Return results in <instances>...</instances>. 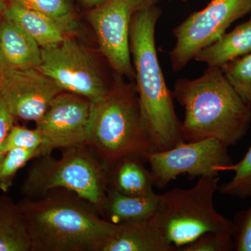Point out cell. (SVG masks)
Masks as SVG:
<instances>
[{
	"label": "cell",
	"instance_id": "16",
	"mask_svg": "<svg viewBox=\"0 0 251 251\" xmlns=\"http://www.w3.org/2000/svg\"><path fill=\"white\" fill-rule=\"evenodd\" d=\"M140 155L122 156L109 165L108 187L128 196H148L155 193L151 173Z\"/></svg>",
	"mask_w": 251,
	"mask_h": 251
},
{
	"label": "cell",
	"instance_id": "13",
	"mask_svg": "<svg viewBox=\"0 0 251 251\" xmlns=\"http://www.w3.org/2000/svg\"><path fill=\"white\" fill-rule=\"evenodd\" d=\"M41 64L37 42L16 23L0 18V68H39Z\"/></svg>",
	"mask_w": 251,
	"mask_h": 251
},
{
	"label": "cell",
	"instance_id": "10",
	"mask_svg": "<svg viewBox=\"0 0 251 251\" xmlns=\"http://www.w3.org/2000/svg\"><path fill=\"white\" fill-rule=\"evenodd\" d=\"M160 1L108 0L89 13L87 19L95 31L99 50L117 75L135 78L130 50L132 18L138 11Z\"/></svg>",
	"mask_w": 251,
	"mask_h": 251
},
{
	"label": "cell",
	"instance_id": "14",
	"mask_svg": "<svg viewBox=\"0 0 251 251\" xmlns=\"http://www.w3.org/2000/svg\"><path fill=\"white\" fill-rule=\"evenodd\" d=\"M154 226L151 218L117 225L115 234L102 251H175Z\"/></svg>",
	"mask_w": 251,
	"mask_h": 251
},
{
	"label": "cell",
	"instance_id": "17",
	"mask_svg": "<svg viewBox=\"0 0 251 251\" xmlns=\"http://www.w3.org/2000/svg\"><path fill=\"white\" fill-rule=\"evenodd\" d=\"M251 53V18L195 56V60L207 67H220L234 59Z\"/></svg>",
	"mask_w": 251,
	"mask_h": 251
},
{
	"label": "cell",
	"instance_id": "6",
	"mask_svg": "<svg viewBox=\"0 0 251 251\" xmlns=\"http://www.w3.org/2000/svg\"><path fill=\"white\" fill-rule=\"evenodd\" d=\"M62 151V156L38 157L21 186L24 198H37L64 188L76 193L98 209L108 188V168L87 144Z\"/></svg>",
	"mask_w": 251,
	"mask_h": 251
},
{
	"label": "cell",
	"instance_id": "18",
	"mask_svg": "<svg viewBox=\"0 0 251 251\" xmlns=\"http://www.w3.org/2000/svg\"><path fill=\"white\" fill-rule=\"evenodd\" d=\"M2 17L24 29L40 47L59 44L67 34L49 16L18 5L9 3Z\"/></svg>",
	"mask_w": 251,
	"mask_h": 251
},
{
	"label": "cell",
	"instance_id": "25",
	"mask_svg": "<svg viewBox=\"0 0 251 251\" xmlns=\"http://www.w3.org/2000/svg\"><path fill=\"white\" fill-rule=\"evenodd\" d=\"M233 232H208L187 245L180 251H230L234 249Z\"/></svg>",
	"mask_w": 251,
	"mask_h": 251
},
{
	"label": "cell",
	"instance_id": "20",
	"mask_svg": "<svg viewBox=\"0 0 251 251\" xmlns=\"http://www.w3.org/2000/svg\"><path fill=\"white\" fill-rule=\"evenodd\" d=\"M9 4L22 6L49 16L67 34L72 35L76 28L75 16L67 0H7Z\"/></svg>",
	"mask_w": 251,
	"mask_h": 251
},
{
	"label": "cell",
	"instance_id": "26",
	"mask_svg": "<svg viewBox=\"0 0 251 251\" xmlns=\"http://www.w3.org/2000/svg\"><path fill=\"white\" fill-rule=\"evenodd\" d=\"M234 224V250L251 251V206L238 216L237 222Z\"/></svg>",
	"mask_w": 251,
	"mask_h": 251
},
{
	"label": "cell",
	"instance_id": "27",
	"mask_svg": "<svg viewBox=\"0 0 251 251\" xmlns=\"http://www.w3.org/2000/svg\"><path fill=\"white\" fill-rule=\"evenodd\" d=\"M15 120L16 119L10 111L6 102L0 95V162L4 156L1 152V145L6 135L14 125Z\"/></svg>",
	"mask_w": 251,
	"mask_h": 251
},
{
	"label": "cell",
	"instance_id": "21",
	"mask_svg": "<svg viewBox=\"0 0 251 251\" xmlns=\"http://www.w3.org/2000/svg\"><path fill=\"white\" fill-rule=\"evenodd\" d=\"M228 171L234 173L228 182L221 185L220 192L231 197L245 199L251 196V146L245 156L236 164H232Z\"/></svg>",
	"mask_w": 251,
	"mask_h": 251
},
{
	"label": "cell",
	"instance_id": "28",
	"mask_svg": "<svg viewBox=\"0 0 251 251\" xmlns=\"http://www.w3.org/2000/svg\"><path fill=\"white\" fill-rule=\"evenodd\" d=\"M79 1L87 7L94 8L103 4L108 0H79Z\"/></svg>",
	"mask_w": 251,
	"mask_h": 251
},
{
	"label": "cell",
	"instance_id": "19",
	"mask_svg": "<svg viewBox=\"0 0 251 251\" xmlns=\"http://www.w3.org/2000/svg\"><path fill=\"white\" fill-rule=\"evenodd\" d=\"M27 222L9 196H0V251H31Z\"/></svg>",
	"mask_w": 251,
	"mask_h": 251
},
{
	"label": "cell",
	"instance_id": "3",
	"mask_svg": "<svg viewBox=\"0 0 251 251\" xmlns=\"http://www.w3.org/2000/svg\"><path fill=\"white\" fill-rule=\"evenodd\" d=\"M173 93L185 110L181 126L184 142L214 138L229 148L247 134L251 109L221 68L207 67L193 80L178 79Z\"/></svg>",
	"mask_w": 251,
	"mask_h": 251
},
{
	"label": "cell",
	"instance_id": "12",
	"mask_svg": "<svg viewBox=\"0 0 251 251\" xmlns=\"http://www.w3.org/2000/svg\"><path fill=\"white\" fill-rule=\"evenodd\" d=\"M62 92L38 68H0V95L15 119L37 122Z\"/></svg>",
	"mask_w": 251,
	"mask_h": 251
},
{
	"label": "cell",
	"instance_id": "11",
	"mask_svg": "<svg viewBox=\"0 0 251 251\" xmlns=\"http://www.w3.org/2000/svg\"><path fill=\"white\" fill-rule=\"evenodd\" d=\"M92 104L85 97L70 92H62L54 97L36 122L44 139L40 156L87 144Z\"/></svg>",
	"mask_w": 251,
	"mask_h": 251
},
{
	"label": "cell",
	"instance_id": "1",
	"mask_svg": "<svg viewBox=\"0 0 251 251\" xmlns=\"http://www.w3.org/2000/svg\"><path fill=\"white\" fill-rule=\"evenodd\" d=\"M27 222L31 251H102L117 225L94 204L64 188L18 202Z\"/></svg>",
	"mask_w": 251,
	"mask_h": 251
},
{
	"label": "cell",
	"instance_id": "24",
	"mask_svg": "<svg viewBox=\"0 0 251 251\" xmlns=\"http://www.w3.org/2000/svg\"><path fill=\"white\" fill-rule=\"evenodd\" d=\"M44 143V138L37 128L30 129L14 125L1 145V152L4 155L14 149L39 150L40 151V148Z\"/></svg>",
	"mask_w": 251,
	"mask_h": 251
},
{
	"label": "cell",
	"instance_id": "2",
	"mask_svg": "<svg viewBox=\"0 0 251 251\" xmlns=\"http://www.w3.org/2000/svg\"><path fill=\"white\" fill-rule=\"evenodd\" d=\"M162 10L156 5L138 11L132 18L130 50L140 114L156 151L184 143L174 96L168 88L158 60L155 31Z\"/></svg>",
	"mask_w": 251,
	"mask_h": 251
},
{
	"label": "cell",
	"instance_id": "22",
	"mask_svg": "<svg viewBox=\"0 0 251 251\" xmlns=\"http://www.w3.org/2000/svg\"><path fill=\"white\" fill-rule=\"evenodd\" d=\"M221 69L251 110V53L234 59Z\"/></svg>",
	"mask_w": 251,
	"mask_h": 251
},
{
	"label": "cell",
	"instance_id": "8",
	"mask_svg": "<svg viewBox=\"0 0 251 251\" xmlns=\"http://www.w3.org/2000/svg\"><path fill=\"white\" fill-rule=\"evenodd\" d=\"M251 12V0H211L173 29L170 52L173 72H179L201 50L220 39L234 22Z\"/></svg>",
	"mask_w": 251,
	"mask_h": 251
},
{
	"label": "cell",
	"instance_id": "29",
	"mask_svg": "<svg viewBox=\"0 0 251 251\" xmlns=\"http://www.w3.org/2000/svg\"><path fill=\"white\" fill-rule=\"evenodd\" d=\"M8 5H9V2L7 0H0V18L2 17Z\"/></svg>",
	"mask_w": 251,
	"mask_h": 251
},
{
	"label": "cell",
	"instance_id": "7",
	"mask_svg": "<svg viewBox=\"0 0 251 251\" xmlns=\"http://www.w3.org/2000/svg\"><path fill=\"white\" fill-rule=\"evenodd\" d=\"M38 68L64 92L77 94L92 103L101 100L111 89L104 80L92 54L70 34L59 44L41 47Z\"/></svg>",
	"mask_w": 251,
	"mask_h": 251
},
{
	"label": "cell",
	"instance_id": "9",
	"mask_svg": "<svg viewBox=\"0 0 251 251\" xmlns=\"http://www.w3.org/2000/svg\"><path fill=\"white\" fill-rule=\"evenodd\" d=\"M144 158L150 165L153 186L160 189L181 175L189 179L219 176L233 164L228 147L214 138L184 142L169 150L145 153Z\"/></svg>",
	"mask_w": 251,
	"mask_h": 251
},
{
	"label": "cell",
	"instance_id": "23",
	"mask_svg": "<svg viewBox=\"0 0 251 251\" xmlns=\"http://www.w3.org/2000/svg\"><path fill=\"white\" fill-rule=\"evenodd\" d=\"M39 156V150L14 149L5 153L0 162V190L7 193L18 172L27 162Z\"/></svg>",
	"mask_w": 251,
	"mask_h": 251
},
{
	"label": "cell",
	"instance_id": "15",
	"mask_svg": "<svg viewBox=\"0 0 251 251\" xmlns=\"http://www.w3.org/2000/svg\"><path fill=\"white\" fill-rule=\"evenodd\" d=\"M159 194L128 196L108 187L100 207V216L114 225L148 219L158 207Z\"/></svg>",
	"mask_w": 251,
	"mask_h": 251
},
{
	"label": "cell",
	"instance_id": "5",
	"mask_svg": "<svg viewBox=\"0 0 251 251\" xmlns=\"http://www.w3.org/2000/svg\"><path fill=\"white\" fill-rule=\"evenodd\" d=\"M219 180L218 176H202L192 188H175L159 194L151 221L167 242L176 249L208 232L234 233V222L221 215L214 206Z\"/></svg>",
	"mask_w": 251,
	"mask_h": 251
},
{
	"label": "cell",
	"instance_id": "4",
	"mask_svg": "<svg viewBox=\"0 0 251 251\" xmlns=\"http://www.w3.org/2000/svg\"><path fill=\"white\" fill-rule=\"evenodd\" d=\"M116 74L110 92L92 104L87 145L108 167L126 155L156 151L142 120L135 87Z\"/></svg>",
	"mask_w": 251,
	"mask_h": 251
}]
</instances>
